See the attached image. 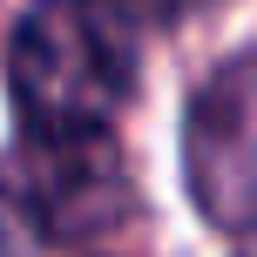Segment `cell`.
I'll return each instance as SVG.
<instances>
[{"label":"cell","mask_w":257,"mask_h":257,"mask_svg":"<svg viewBox=\"0 0 257 257\" xmlns=\"http://www.w3.org/2000/svg\"><path fill=\"white\" fill-rule=\"evenodd\" d=\"M7 88L27 136H95L136 88L128 34L95 0H34L7 41Z\"/></svg>","instance_id":"cell-1"},{"label":"cell","mask_w":257,"mask_h":257,"mask_svg":"<svg viewBox=\"0 0 257 257\" xmlns=\"http://www.w3.org/2000/svg\"><path fill=\"white\" fill-rule=\"evenodd\" d=\"M14 203L48 244H81L128 217V169L108 128L95 136H27L14 156Z\"/></svg>","instance_id":"cell-2"},{"label":"cell","mask_w":257,"mask_h":257,"mask_svg":"<svg viewBox=\"0 0 257 257\" xmlns=\"http://www.w3.org/2000/svg\"><path fill=\"white\" fill-rule=\"evenodd\" d=\"M183 169L210 223L257 237V61H230L196 88L183 122Z\"/></svg>","instance_id":"cell-3"},{"label":"cell","mask_w":257,"mask_h":257,"mask_svg":"<svg viewBox=\"0 0 257 257\" xmlns=\"http://www.w3.org/2000/svg\"><path fill=\"white\" fill-rule=\"evenodd\" d=\"M163 7H183V0H163Z\"/></svg>","instance_id":"cell-4"},{"label":"cell","mask_w":257,"mask_h":257,"mask_svg":"<svg viewBox=\"0 0 257 257\" xmlns=\"http://www.w3.org/2000/svg\"><path fill=\"white\" fill-rule=\"evenodd\" d=\"M250 257H257V250H250Z\"/></svg>","instance_id":"cell-5"}]
</instances>
